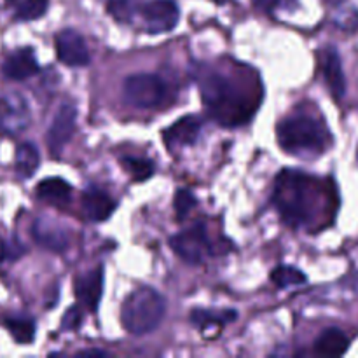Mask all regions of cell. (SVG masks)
Instances as JSON below:
<instances>
[{
	"label": "cell",
	"mask_w": 358,
	"mask_h": 358,
	"mask_svg": "<svg viewBox=\"0 0 358 358\" xmlns=\"http://www.w3.org/2000/svg\"><path fill=\"white\" fill-rule=\"evenodd\" d=\"M357 161H358V150H357Z\"/></svg>",
	"instance_id": "31"
},
{
	"label": "cell",
	"mask_w": 358,
	"mask_h": 358,
	"mask_svg": "<svg viewBox=\"0 0 358 358\" xmlns=\"http://www.w3.org/2000/svg\"><path fill=\"white\" fill-rule=\"evenodd\" d=\"M31 112L20 93H0V131L17 135L30 126Z\"/></svg>",
	"instance_id": "7"
},
{
	"label": "cell",
	"mask_w": 358,
	"mask_h": 358,
	"mask_svg": "<svg viewBox=\"0 0 358 358\" xmlns=\"http://www.w3.org/2000/svg\"><path fill=\"white\" fill-rule=\"evenodd\" d=\"M108 13L114 14L117 20L129 21L133 13L131 2H129V0H110V2H108Z\"/></svg>",
	"instance_id": "27"
},
{
	"label": "cell",
	"mask_w": 358,
	"mask_h": 358,
	"mask_svg": "<svg viewBox=\"0 0 358 358\" xmlns=\"http://www.w3.org/2000/svg\"><path fill=\"white\" fill-rule=\"evenodd\" d=\"M49 0H21L16 9V17L21 21H35L48 10Z\"/></svg>",
	"instance_id": "24"
},
{
	"label": "cell",
	"mask_w": 358,
	"mask_h": 358,
	"mask_svg": "<svg viewBox=\"0 0 358 358\" xmlns=\"http://www.w3.org/2000/svg\"><path fill=\"white\" fill-rule=\"evenodd\" d=\"M170 247L187 264H201L213 254V245L203 224L175 234L170 238Z\"/></svg>",
	"instance_id": "6"
},
{
	"label": "cell",
	"mask_w": 358,
	"mask_h": 358,
	"mask_svg": "<svg viewBox=\"0 0 358 358\" xmlns=\"http://www.w3.org/2000/svg\"><path fill=\"white\" fill-rule=\"evenodd\" d=\"M350 339L341 329H325L315 341V353L322 357H341L348 352Z\"/></svg>",
	"instance_id": "17"
},
{
	"label": "cell",
	"mask_w": 358,
	"mask_h": 358,
	"mask_svg": "<svg viewBox=\"0 0 358 358\" xmlns=\"http://www.w3.org/2000/svg\"><path fill=\"white\" fill-rule=\"evenodd\" d=\"M38 62L31 48L10 52L2 63V76L9 80H27L38 72Z\"/></svg>",
	"instance_id": "14"
},
{
	"label": "cell",
	"mask_w": 358,
	"mask_h": 358,
	"mask_svg": "<svg viewBox=\"0 0 358 358\" xmlns=\"http://www.w3.org/2000/svg\"><path fill=\"white\" fill-rule=\"evenodd\" d=\"M318 58H320L322 73H324L325 83H327L332 96L341 100L346 93V79L345 72H343V63L341 58H339L338 49L332 48V45H327V48L322 49Z\"/></svg>",
	"instance_id": "13"
},
{
	"label": "cell",
	"mask_w": 358,
	"mask_h": 358,
	"mask_svg": "<svg viewBox=\"0 0 358 358\" xmlns=\"http://www.w3.org/2000/svg\"><path fill=\"white\" fill-rule=\"evenodd\" d=\"M80 324H83V311L77 306L69 308L62 318L63 331H77L80 327Z\"/></svg>",
	"instance_id": "26"
},
{
	"label": "cell",
	"mask_w": 358,
	"mask_h": 358,
	"mask_svg": "<svg viewBox=\"0 0 358 358\" xmlns=\"http://www.w3.org/2000/svg\"><path fill=\"white\" fill-rule=\"evenodd\" d=\"M37 196L38 199L51 203V205H66V203H70V198H72V185L59 177L44 178L42 182H38Z\"/></svg>",
	"instance_id": "18"
},
{
	"label": "cell",
	"mask_w": 358,
	"mask_h": 358,
	"mask_svg": "<svg viewBox=\"0 0 358 358\" xmlns=\"http://www.w3.org/2000/svg\"><path fill=\"white\" fill-rule=\"evenodd\" d=\"M6 327L17 345H30L35 338V322L28 317H7Z\"/></svg>",
	"instance_id": "21"
},
{
	"label": "cell",
	"mask_w": 358,
	"mask_h": 358,
	"mask_svg": "<svg viewBox=\"0 0 358 358\" xmlns=\"http://www.w3.org/2000/svg\"><path fill=\"white\" fill-rule=\"evenodd\" d=\"M3 254H6V247H3V243L0 241V261L3 259Z\"/></svg>",
	"instance_id": "29"
},
{
	"label": "cell",
	"mask_w": 358,
	"mask_h": 358,
	"mask_svg": "<svg viewBox=\"0 0 358 358\" xmlns=\"http://www.w3.org/2000/svg\"><path fill=\"white\" fill-rule=\"evenodd\" d=\"M79 357H108L107 352H103V350H83V352L77 353Z\"/></svg>",
	"instance_id": "28"
},
{
	"label": "cell",
	"mask_w": 358,
	"mask_h": 358,
	"mask_svg": "<svg viewBox=\"0 0 358 358\" xmlns=\"http://www.w3.org/2000/svg\"><path fill=\"white\" fill-rule=\"evenodd\" d=\"M80 210L91 222H105L115 212V201L101 189L90 187L80 198Z\"/></svg>",
	"instance_id": "15"
},
{
	"label": "cell",
	"mask_w": 358,
	"mask_h": 358,
	"mask_svg": "<svg viewBox=\"0 0 358 358\" xmlns=\"http://www.w3.org/2000/svg\"><path fill=\"white\" fill-rule=\"evenodd\" d=\"M35 241L51 252H63L69 247V236L63 229L44 219H37L31 227Z\"/></svg>",
	"instance_id": "16"
},
{
	"label": "cell",
	"mask_w": 358,
	"mask_h": 358,
	"mask_svg": "<svg viewBox=\"0 0 358 358\" xmlns=\"http://www.w3.org/2000/svg\"><path fill=\"white\" fill-rule=\"evenodd\" d=\"M324 196L320 180L296 170L278 175L275 185V203L280 215L289 226L306 227L318 215V205Z\"/></svg>",
	"instance_id": "2"
},
{
	"label": "cell",
	"mask_w": 358,
	"mask_h": 358,
	"mask_svg": "<svg viewBox=\"0 0 358 358\" xmlns=\"http://www.w3.org/2000/svg\"><path fill=\"white\" fill-rule=\"evenodd\" d=\"M76 297L87 311L94 313L100 306L101 296H103V268L91 269V271L79 275L76 278Z\"/></svg>",
	"instance_id": "11"
},
{
	"label": "cell",
	"mask_w": 358,
	"mask_h": 358,
	"mask_svg": "<svg viewBox=\"0 0 358 358\" xmlns=\"http://www.w3.org/2000/svg\"><path fill=\"white\" fill-rule=\"evenodd\" d=\"M77 124V108L72 103H63L56 110L48 129V147L52 156H59L63 147L70 142Z\"/></svg>",
	"instance_id": "9"
},
{
	"label": "cell",
	"mask_w": 358,
	"mask_h": 358,
	"mask_svg": "<svg viewBox=\"0 0 358 358\" xmlns=\"http://www.w3.org/2000/svg\"><path fill=\"white\" fill-rule=\"evenodd\" d=\"M140 16L149 34H164L178 24L180 9L173 0H149L140 6Z\"/></svg>",
	"instance_id": "8"
},
{
	"label": "cell",
	"mask_w": 358,
	"mask_h": 358,
	"mask_svg": "<svg viewBox=\"0 0 358 358\" xmlns=\"http://www.w3.org/2000/svg\"><path fill=\"white\" fill-rule=\"evenodd\" d=\"M56 55L66 66H86L90 63V49L83 35L76 30H62L55 38Z\"/></svg>",
	"instance_id": "10"
},
{
	"label": "cell",
	"mask_w": 358,
	"mask_h": 358,
	"mask_svg": "<svg viewBox=\"0 0 358 358\" xmlns=\"http://www.w3.org/2000/svg\"><path fill=\"white\" fill-rule=\"evenodd\" d=\"M271 280L278 289H290V287L304 285L308 282V276L294 266H278L273 269Z\"/></svg>",
	"instance_id": "22"
},
{
	"label": "cell",
	"mask_w": 358,
	"mask_h": 358,
	"mask_svg": "<svg viewBox=\"0 0 358 358\" xmlns=\"http://www.w3.org/2000/svg\"><path fill=\"white\" fill-rule=\"evenodd\" d=\"M254 2L255 3H262V2H264V0H254Z\"/></svg>",
	"instance_id": "30"
},
{
	"label": "cell",
	"mask_w": 358,
	"mask_h": 358,
	"mask_svg": "<svg viewBox=\"0 0 358 358\" xmlns=\"http://www.w3.org/2000/svg\"><path fill=\"white\" fill-rule=\"evenodd\" d=\"M175 212H177L178 219H184L185 215H189L192 208L196 206V198L192 192H189L187 189H178L177 194H175Z\"/></svg>",
	"instance_id": "25"
},
{
	"label": "cell",
	"mask_w": 358,
	"mask_h": 358,
	"mask_svg": "<svg viewBox=\"0 0 358 358\" xmlns=\"http://www.w3.org/2000/svg\"><path fill=\"white\" fill-rule=\"evenodd\" d=\"M238 318V311L234 310H205L198 308L192 310L191 322L201 331H208L212 327H224Z\"/></svg>",
	"instance_id": "19"
},
{
	"label": "cell",
	"mask_w": 358,
	"mask_h": 358,
	"mask_svg": "<svg viewBox=\"0 0 358 358\" xmlns=\"http://www.w3.org/2000/svg\"><path fill=\"white\" fill-rule=\"evenodd\" d=\"M122 93L133 107L154 108L166 101L168 86L156 73H133L124 79Z\"/></svg>",
	"instance_id": "5"
},
{
	"label": "cell",
	"mask_w": 358,
	"mask_h": 358,
	"mask_svg": "<svg viewBox=\"0 0 358 358\" xmlns=\"http://www.w3.org/2000/svg\"><path fill=\"white\" fill-rule=\"evenodd\" d=\"M199 90L210 115L224 126L245 124L262 100L261 83L257 76L252 79L250 72L236 76L206 69L199 76Z\"/></svg>",
	"instance_id": "1"
},
{
	"label": "cell",
	"mask_w": 358,
	"mask_h": 358,
	"mask_svg": "<svg viewBox=\"0 0 358 358\" xmlns=\"http://www.w3.org/2000/svg\"><path fill=\"white\" fill-rule=\"evenodd\" d=\"M16 173L20 178H30L34 177L35 171L38 170V164H41V154L35 143L31 142H23L17 145L16 149Z\"/></svg>",
	"instance_id": "20"
},
{
	"label": "cell",
	"mask_w": 358,
	"mask_h": 358,
	"mask_svg": "<svg viewBox=\"0 0 358 358\" xmlns=\"http://www.w3.org/2000/svg\"><path fill=\"white\" fill-rule=\"evenodd\" d=\"M122 168L128 171L129 175L133 177V180L136 182H143L147 178H150L156 171V166L150 159H145V157H135V156H129L121 159Z\"/></svg>",
	"instance_id": "23"
},
{
	"label": "cell",
	"mask_w": 358,
	"mask_h": 358,
	"mask_svg": "<svg viewBox=\"0 0 358 358\" xmlns=\"http://www.w3.org/2000/svg\"><path fill=\"white\" fill-rule=\"evenodd\" d=\"M203 121L198 115H185L178 119L168 129H164L163 140L168 149H178V147H189L198 142L201 133Z\"/></svg>",
	"instance_id": "12"
},
{
	"label": "cell",
	"mask_w": 358,
	"mask_h": 358,
	"mask_svg": "<svg viewBox=\"0 0 358 358\" xmlns=\"http://www.w3.org/2000/svg\"><path fill=\"white\" fill-rule=\"evenodd\" d=\"M276 140L285 152L313 156L324 152L331 136L320 119L310 114H294L276 126Z\"/></svg>",
	"instance_id": "3"
},
{
	"label": "cell",
	"mask_w": 358,
	"mask_h": 358,
	"mask_svg": "<svg viewBox=\"0 0 358 358\" xmlns=\"http://www.w3.org/2000/svg\"><path fill=\"white\" fill-rule=\"evenodd\" d=\"M166 313V301L152 287L135 289L121 306V324L131 336L150 334Z\"/></svg>",
	"instance_id": "4"
}]
</instances>
